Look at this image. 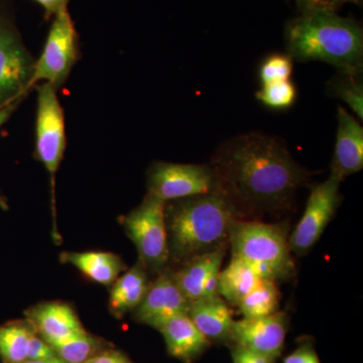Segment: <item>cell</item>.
Instances as JSON below:
<instances>
[{
    "instance_id": "obj_29",
    "label": "cell",
    "mask_w": 363,
    "mask_h": 363,
    "mask_svg": "<svg viewBox=\"0 0 363 363\" xmlns=\"http://www.w3.org/2000/svg\"><path fill=\"white\" fill-rule=\"evenodd\" d=\"M44 9L45 16L55 18L59 13L68 11L71 0H33Z\"/></svg>"
},
{
    "instance_id": "obj_2",
    "label": "cell",
    "mask_w": 363,
    "mask_h": 363,
    "mask_svg": "<svg viewBox=\"0 0 363 363\" xmlns=\"http://www.w3.org/2000/svg\"><path fill=\"white\" fill-rule=\"evenodd\" d=\"M288 55L298 62L320 61L338 71L362 72L363 30L357 21L314 7L286 26Z\"/></svg>"
},
{
    "instance_id": "obj_1",
    "label": "cell",
    "mask_w": 363,
    "mask_h": 363,
    "mask_svg": "<svg viewBox=\"0 0 363 363\" xmlns=\"http://www.w3.org/2000/svg\"><path fill=\"white\" fill-rule=\"evenodd\" d=\"M214 193L220 195L238 219L285 212L309 179L283 140L262 133L229 138L209 164Z\"/></svg>"
},
{
    "instance_id": "obj_19",
    "label": "cell",
    "mask_w": 363,
    "mask_h": 363,
    "mask_svg": "<svg viewBox=\"0 0 363 363\" xmlns=\"http://www.w3.org/2000/svg\"><path fill=\"white\" fill-rule=\"evenodd\" d=\"M61 260L77 267L91 281L104 286L112 285L124 269L123 260L111 252H64Z\"/></svg>"
},
{
    "instance_id": "obj_18",
    "label": "cell",
    "mask_w": 363,
    "mask_h": 363,
    "mask_svg": "<svg viewBox=\"0 0 363 363\" xmlns=\"http://www.w3.org/2000/svg\"><path fill=\"white\" fill-rule=\"evenodd\" d=\"M147 267L138 262L113 283L109 298V308L114 316H123L135 311L149 289Z\"/></svg>"
},
{
    "instance_id": "obj_20",
    "label": "cell",
    "mask_w": 363,
    "mask_h": 363,
    "mask_svg": "<svg viewBox=\"0 0 363 363\" xmlns=\"http://www.w3.org/2000/svg\"><path fill=\"white\" fill-rule=\"evenodd\" d=\"M260 279L245 262L233 257L228 267L219 272L218 295L227 304L238 307L243 298L252 292Z\"/></svg>"
},
{
    "instance_id": "obj_13",
    "label": "cell",
    "mask_w": 363,
    "mask_h": 363,
    "mask_svg": "<svg viewBox=\"0 0 363 363\" xmlns=\"http://www.w3.org/2000/svg\"><path fill=\"white\" fill-rule=\"evenodd\" d=\"M26 316L35 332L51 346L86 332L75 311L65 303H40L26 310Z\"/></svg>"
},
{
    "instance_id": "obj_14",
    "label": "cell",
    "mask_w": 363,
    "mask_h": 363,
    "mask_svg": "<svg viewBox=\"0 0 363 363\" xmlns=\"http://www.w3.org/2000/svg\"><path fill=\"white\" fill-rule=\"evenodd\" d=\"M337 121L331 175L343 181L363 168V128L358 119L341 106L338 107Z\"/></svg>"
},
{
    "instance_id": "obj_34",
    "label": "cell",
    "mask_w": 363,
    "mask_h": 363,
    "mask_svg": "<svg viewBox=\"0 0 363 363\" xmlns=\"http://www.w3.org/2000/svg\"><path fill=\"white\" fill-rule=\"evenodd\" d=\"M295 1L301 11L320 7V0H295Z\"/></svg>"
},
{
    "instance_id": "obj_5",
    "label": "cell",
    "mask_w": 363,
    "mask_h": 363,
    "mask_svg": "<svg viewBox=\"0 0 363 363\" xmlns=\"http://www.w3.org/2000/svg\"><path fill=\"white\" fill-rule=\"evenodd\" d=\"M166 203L147 193L143 202L123 218L124 229L135 243L140 262L154 271H162L169 262Z\"/></svg>"
},
{
    "instance_id": "obj_31",
    "label": "cell",
    "mask_w": 363,
    "mask_h": 363,
    "mask_svg": "<svg viewBox=\"0 0 363 363\" xmlns=\"http://www.w3.org/2000/svg\"><path fill=\"white\" fill-rule=\"evenodd\" d=\"M23 98H20V99L14 100V101L11 102V104L0 107V126L4 125V124L11 118V116H13V112L16 111V108H18L21 102L23 101Z\"/></svg>"
},
{
    "instance_id": "obj_22",
    "label": "cell",
    "mask_w": 363,
    "mask_h": 363,
    "mask_svg": "<svg viewBox=\"0 0 363 363\" xmlns=\"http://www.w3.org/2000/svg\"><path fill=\"white\" fill-rule=\"evenodd\" d=\"M279 292L276 281L260 279L255 289L238 305L243 318L253 319L269 316L278 312Z\"/></svg>"
},
{
    "instance_id": "obj_33",
    "label": "cell",
    "mask_w": 363,
    "mask_h": 363,
    "mask_svg": "<svg viewBox=\"0 0 363 363\" xmlns=\"http://www.w3.org/2000/svg\"><path fill=\"white\" fill-rule=\"evenodd\" d=\"M245 357H247L248 363H274L272 359L264 357V355L257 354V353L252 352V351H248L245 350Z\"/></svg>"
},
{
    "instance_id": "obj_25",
    "label": "cell",
    "mask_w": 363,
    "mask_h": 363,
    "mask_svg": "<svg viewBox=\"0 0 363 363\" xmlns=\"http://www.w3.org/2000/svg\"><path fill=\"white\" fill-rule=\"evenodd\" d=\"M257 98L269 108L281 111L295 104L297 90L292 81H279L262 85L257 92Z\"/></svg>"
},
{
    "instance_id": "obj_36",
    "label": "cell",
    "mask_w": 363,
    "mask_h": 363,
    "mask_svg": "<svg viewBox=\"0 0 363 363\" xmlns=\"http://www.w3.org/2000/svg\"><path fill=\"white\" fill-rule=\"evenodd\" d=\"M0 208H1L2 210H4V211H6V210H9V204H7L6 200L4 199V197H2L1 195H0Z\"/></svg>"
},
{
    "instance_id": "obj_4",
    "label": "cell",
    "mask_w": 363,
    "mask_h": 363,
    "mask_svg": "<svg viewBox=\"0 0 363 363\" xmlns=\"http://www.w3.org/2000/svg\"><path fill=\"white\" fill-rule=\"evenodd\" d=\"M229 243L233 257L245 262L260 279L277 281L295 272L286 230L279 224L234 218Z\"/></svg>"
},
{
    "instance_id": "obj_26",
    "label": "cell",
    "mask_w": 363,
    "mask_h": 363,
    "mask_svg": "<svg viewBox=\"0 0 363 363\" xmlns=\"http://www.w3.org/2000/svg\"><path fill=\"white\" fill-rule=\"evenodd\" d=\"M293 59L288 54H274L264 60L259 68L262 85L290 80L293 73Z\"/></svg>"
},
{
    "instance_id": "obj_9",
    "label": "cell",
    "mask_w": 363,
    "mask_h": 363,
    "mask_svg": "<svg viewBox=\"0 0 363 363\" xmlns=\"http://www.w3.org/2000/svg\"><path fill=\"white\" fill-rule=\"evenodd\" d=\"M214 180L209 164L157 162L147 172V193L164 202L209 194Z\"/></svg>"
},
{
    "instance_id": "obj_8",
    "label": "cell",
    "mask_w": 363,
    "mask_h": 363,
    "mask_svg": "<svg viewBox=\"0 0 363 363\" xmlns=\"http://www.w3.org/2000/svg\"><path fill=\"white\" fill-rule=\"evenodd\" d=\"M65 116L58 89L43 83L38 89L35 156L49 172L54 195L55 175L66 150Z\"/></svg>"
},
{
    "instance_id": "obj_30",
    "label": "cell",
    "mask_w": 363,
    "mask_h": 363,
    "mask_svg": "<svg viewBox=\"0 0 363 363\" xmlns=\"http://www.w3.org/2000/svg\"><path fill=\"white\" fill-rule=\"evenodd\" d=\"M86 363H133L123 353L114 350H106Z\"/></svg>"
},
{
    "instance_id": "obj_21",
    "label": "cell",
    "mask_w": 363,
    "mask_h": 363,
    "mask_svg": "<svg viewBox=\"0 0 363 363\" xmlns=\"http://www.w3.org/2000/svg\"><path fill=\"white\" fill-rule=\"evenodd\" d=\"M35 332L28 320L11 321L0 326V357L4 363L28 360L30 340Z\"/></svg>"
},
{
    "instance_id": "obj_11",
    "label": "cell",
    "mask_w": 363,
    "mask_h": 363,
    "mask_svg": "<svg viewBox=\"0 0 363 363\" xmlns=\"http://www.w3.org/2000/svg\"><path fill=\"white\" fill-rule=\"evenodd\" d=\"M286 332L288 318L284 312L253 319L243 318L234 321L230 343L276 362L283 352Z\"/></svg>"
},
{
    "instance_id": "obj_32",
    "label": "cell",
    "mask_w": 363,
    "mask_h": 363,
    "mask_svg": "<svg viewBox=\"0 0 363 363\" xmlns=\"http://www.w3.org/2000/svg\"><path fill=\"white\" fill-rule=\"evenodd\" d=\"M362 0H320V7L336 11L346 4H362Z\"/></svg>"
},
{
    "instance_id": "obj_17",
    "label": "cell",
    "mask_w": 363,
    "mask_h": 363,
    "mask_svg": "<svg viewBox=\"0 0 363 363\" xmlns=\"http://www.w3.org/2000/svg\"><path fill=\"white\" fill-rule=\"evenodd\" d=\"M225 250L226 248H222L200 255L182 264L178 271L173 272L177 285L189 302L203 298L207 281L221 271Z\"/></svg>"
},
{
    "instance_id": "obj_3",
    "label": "cell",
    "mask_w": 363,
    "mask_h": 363,
    "mask_svg": "<svg viewBox=\"0 0 363 363\" xmlns=\"http://www.w3.org/2000/svg\"><path fill=\"white\" fill-rule=\"evenodd\" d=\"M164 217L169 260L180 264L226 248L236 218L228 203L214 192L167 202Z\"/></svg>"
},
{
    "instance_id": "obj_6",
    "label": "cell",
    "mask_w": 363,
    "mask_h": 363,
    "mask_svg": "<svg viewBox=\"0 0 363 363\" xmlns=\"http://www.w3.org/2000/svg\"><path fill=\"white\" fill-rule=\"evenodd\" d=\"M35 60L23 45L13 18L0 11V107L25 98L32 89Z\"/></svg>"
},
{
    "instance_id": "obj_28",
    "label": "cell",
    "mask_w": 363,
    "mask_h": 363,
    "mask_svg": "<svg viewBox=\"0 0 363 363\" xmlns=\"http://www.w3.org/2000/svg\"><path fill=\"white\" fill-rule=\"evenodd\" d=\"M58 357L54 348L35 333L30 340L28 360H44Z\"/></svg>"
},
{
    "instance_id": "obj_10",
    "label": "cell",
    "mask_w": 363,
    "mask_h": 363,
    "mask_svg": "<svg viewBox=\"0 0 363 363\" xmlns=\"http://www.w3.org/2000/svg\"><path fill=\"white\" fill-rule=\"evenodd\" d=\"M341 180L330 175L312 188L302 218L289 240L291 250L298 255L310 252L323 234L340 201Z\"/></svg>"
},
{
    "instance_id": "obj_16",
    "label": "cell",
    "mask_w": 363,
    "mask_h": 363,
    "mask_svg": "<svg viewBox=\"0 0 363 363\" xmlns=\"http://www.w3.org/2000/svg\"><path fill=\"white\" fill-rule=\"evenodd\" d=\"M188 315L210 343H230L233 311L220 296L190 303Z\"/></svg>"
},
{
    "instance_id": "obj_35",
    "label": "cell",
    "mask_w": 363,
    "mask_h": 363,
    "mask_svg": "<svg viewBox=\"0 0 363 363\" xmlns=\"http://www.w3.org/2000/svg\"><path fill=\"white\" fill-rule=\"evenodd\" d=\"M23 363H66L63 362L59 357L50 358V359H44V360H26V362Z\"/></svg>"
},
{
    "instance_id": "obj_12",
    "label": "cell",
    "mask_w": 363,
    "mask_h": 363,
    "mask_svg": "<svg viewBox=\"0 0 363 363\" xmlns=\"http://www.w3.org/2000/svg\"><path fill=\"white\" fill-rule=\"evenodd\" d=\"M190 302L181 292L173 272L162 271L150 284L142 303L135 310V319L159 330L164 322L178 315L188 314Z\"/></svg>"
},
{
    "instance_id": "obj_7",
    "label": "cell",
    "mask_w": 363,
    "mask_h": 363,
    "mask_svg": "<svg viewBox=\"0 0 363 363\" xmlns=\"http://www.w3.org/2000/svg\"><path fill=\"white\" fill-rule=\"evenodd\" d=\"M79 58L78 35L69 11L52 21L44 49L35 62L32 88L40 81L59 89L65 84Z\"/></svg>"
},
{
    "instance_id": "obj_24",
    "label": "cell",
    "mask_w": 363,
    "mask_h": 363,
    "mask_svg": "<svg viewBox=\"0 0 363 363\" xmlns=\"http://www.w3.org/2000/svg\"><path fill=\"white\" fill-rule=\"evenodd\" d=\"M57 355L66 363H86L102 351L108 350L101 339L87 332L52 346Z\"/></svg>"
},
{
    "instance_id": "obj_15",
    "label": "cell",
    "mask_w": 363,
    "mask_h": 363,
    "mask_svg": "<svg viewBox=\"0 0 363 363\" xmlns=\"http://www.w3.org/2000/svg\"><path fill=\"white\" fill-rule=\"evenodd\" d=\"M159 331L164 336L169 354L185 363L195 362L210 346L188 314L171 318Z\"/></svg>"
},
{
    "instance_id": "obj_23",
    "label": "cell",
    "mask_w": 363,
    "mask_h": 363,
    "mask_svg": "<svg viewBox=\"0 0 363 363\" xmlns=\"http://www.w3.org/2000/svg\"><path fill=\"white\" fill-rule=\"evenodd\" d=\"M329 95L342 100L354 112L358 121L363 119V81L362 72L338 73L327 84Z\"/></svg>"
},
{
    "instance_id": "obj_27",
    "label": "cell",
    "mask_w": 363,
    "mask_h": 363,
    "mask_svg": "<svg viewBox=\"0 0 363 363\" xmlns=\"http://www.w3.org/2000/svg\"><path fill=\"white\" fill-rule=\"evenodd\" d=\"M284 363H320V360L311 340L304 339L292 353L285 357Z\"/></svg>"
}]
</instances>
